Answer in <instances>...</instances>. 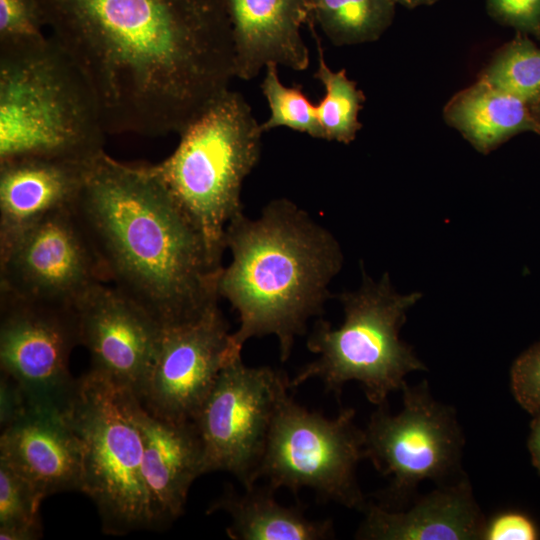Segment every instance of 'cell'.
<instances>
[{"instance_id": "277c9868", "label": "cell", "mask_w": 540, "mask_h": 540, "mask_svg": "<svg viewBox=\"0 0 540 540\" xmlns=\"http://www.w3.org/2000/svg\"><path fill=\"white\" fill-rule=\"evenodd\" d=\"M106 134L94 91L51 36L0 44V162H88Z\"/></svg>"}, {"instance_id": "d4e9b609", "label": "cell", "mask_w": 540, "mask_h": 540, "mask_svg": "<svg viewBox=\"0 0 540 540\" xmlns=\"http://www.w3.org/2000/svg\"><path fill=\"white\" fill-rule=\"evenodd\" d=\"M261 90L270 109V116L261 123L264 132L287 127L313 138H324L316 105L307 98L301 86L287 87L281 82L277 64L265 66Z\"/></svg>"}, {"instance_id": "6da1fadb", "label": "cell", "mask_w": 540, "mask_h": 540, "mask_svg": "<svg viewBox=\"0 0 540 540\" xmlns=\"http://www.w3.org/2000/svg\"><path fill=\"white\" fill-rule=\"evenodd\" d=\"M107 134H180L235 78L227 0H33Z\"/></svg>"}, {"instance_id": "9c48e42d", "label": "cell", "mask_w": 540, "mask_h": 540, "mask_svg": "<svg viewBox=\"0 0 540 540\" xmlns=\"http://www.w3.org/2000/svg\"><path fill=\"white\" fill-rule=\"evenodd\" d=\"M290 379L267 366L250 367L241 355L227 362L194 422L204 453V474L234 475L245 488L255 485L269 431Z\"/></svg>"}, {"instance_id": "4fadbf2b", "label": "cell", "mask_w": 540, "mask_h": 540, "mask_svg": "<svg viewBox=\"0 0 540 540\" xmlns=\"http://www.w3.org/2000/svg\"><path fill=\"white\" fill-rule=\"evenodd\" d=\"M228 324L215 303L199 316L162 326L157 351L137 395L153 416L193 421L230 360Z\"/></svg>"}, {"instance_id": "9a60e30c", "label": "cell", "mask_w": 540, "mask_h": 540, "mask_svg": "<svg viewBox=\"0 0 540 540\" xmlns=\"http://www.w3.org/2000/svg\"><path fill=\"white\" fill-rule=\"evenodd\" d=\"M0 461L43 497L82 485V447L65 412L29 407L1 429Z\"/></svg>"}, {"instance_id": "7a4b0ae2", "label": "cell", "mask_w": 540, "mask_h": 540, "mask_svg": "<svg viewBox=\"0 0 540 540\" xmlns=\"http://www.w3.org/2000/svg\"><path fill=\"white\" fill-rule=\"evenodd\" d=\"M75 210L108 282L162 326L191 320L218 303L215 267L203 240L150 164L105 151L88 165Z\"/></svg>"}, {"instance_id": "8992f818", "label": "cell", "mask_w": 540, "mask_h": 540, "mask_svg": "<svg viewBox=\"0 0 540 540\" xmlns=\"http://www.w3.org/2000/svg\"><path fill=\"white\" fill-rule=\"evenodd\" d=\"M421 297L420 292L397 293L387 273L374 282L363 271L361 287L339 295L343 323L332 328L327 321L316 322L307 347L318 357L290 380L291 389L315 378L339 395L348 381H357L371 403L385 405L388 395L406 384L407 374L426 370L399 337L407 312Z\"/></svg>"}, {"instance_id": "83f0119b", "label": "cell", "mask_w": 540, "mask_h": 540, "mask_svg": "<svg viewBox=\"0 0 540 540\" xmlns=\"http://www.w3.org/2000/svg\"><path fill=\"white\" fill-rule=\"evenodd\" d=\"M510 384L518 404L533 416L540 414V341L513 362Z\"/></svg>"}, {"instance_id": "52a82bcc", "label": "cell", "mask_w": 540, "mask_h": 540, "mask_svg": "<svg viewBox=\"0 0 540 540\" xmlns=\"http://www.w3.org/2000/svg\"><path fill=\"white\" fill-rule=\"evenodd\" d=\"M140 406L132 390L90 369L77 379L65 411L82 447L81 492L93 501L109 535L150 529Z\"/></svg>"}, {"instance_id": "ba28073f", "label": "cell", "mask_w": 540, "mask_h": 540, "mask_svg": "<svg viewBox=\"0 0 540 540\" xmlns=\"http://www.w3.org/2000/svg\"><path fill=\"white\" fill-rule=\"evenodd\" d=\"M354 416L347 408L326 418L288 394L274 416L257 478H266L274 490L309 488L324 500L364 510L355 472L365 458V435Z\"/></svg>"}, {"instance_id": "603a6c76", "label": "cell", "mask_w": 540, "mask_h": 540, "mask_svg": "<svg viewBox=\"0 0 540 540\" xmlns=\"http://www.w3.org/2000/svg\"><path fill=\"white\" fill-rule=\"evenodd\" d=\"M311 28L313 30L312 26ZM313 36L318 52V66L314 77L325 89L324 97L316 105L323 139L349 144L362 127L358 116L365 102V95L357 88L356 82L347 77L345 69H330L314 30Z\"/></svg>"}, {"instance_id": "1f68e13d", "label": "cell", "mask_w": 540, "mask_h": 540, "mask_svg": "<svg viewBox=\"0 0 540 540\" xmlns=\"http://www.w3.org/2000/svg\"><path fill=\"white\" fill-rule=\"evenodd\" d=\"M527 445L533 466L540 474V414L533 416Z\"/></svg>"}, {"instance_id": "8fae6325", "label": "cell", "mask_w": 540, "mask_h": 540, "mask_svg": "<svg viewBox=\"0 0 540 540\" xmlns=\"http://www.w3.org/2000/svg\"><path fill=\"white\" fill-rule=\"evenodd\" d=\"M81 345L73 305L0 290V367L22 389L29 407L65 412L77 379L69 370Z\"/></svg>"}, {"instance_id": "ac0fdd59", "label": "cell", "mask_w": 540, "mask_h": 540, "mask_svg": "<svg viewBox=\"0 0 540 540\" xmlns=\"http://www.w3.org/2000/svg\"><path fill=\"white\" fill-rule=\"evenodd\" d=\"M92 160L26 157L0 162V250L46 216L74 207Z\"/></svg>"}, {"instance_id": "4316f807", "label": "cell", "mask_w": 540, "mask_h": 540, "mask_svg": "<svg viewBox=\"0 0 540 540\" xmlns=\"http://www.w3.org/2000/svg\"><path fill=\"white\" fill-rule=\"evenodd\" d=\"M43 28L33 0H0V44L41 39Z\"/></svg>"}, {"instance_id": "f546056e", "label": "cell", "mask_w": 540, "mask_h": 540, "mask_svg": "<svg viewBox=\"0 0 540 540\" xmlns=\"http://www.w3.org/2000/svg\"><path fill=\"white\" fill-rule=\"evenodd\" d=\"M539 531L534 521L517 511H504L486 520L482 540H535Z\"/></svg>"}, {"instance_id": "d6a6232c", "label": "cell", "mask_w": 540, "mask_h": 540, "mask_svg": "<svg viewBox=\"0 0 540 540\" xmlns=\"http://www.w3.org/2000/svg\"><path fill=\"white\" fill-rule=\"evenodd\" d=\"M395 4H400L406 8H416L419 6L432 5L440 0H393Z\"/></svg>"}, {"instance_id": "ffe728a7", "label": "cell", "mask_w": 540, "mask_h": 540, "mask_svg": "<svg viewBox=\"0 0 540 540\" xmlns=\"http://www.w3.org/2000/svg\"><path fill=\"white\" fill-rule=\"evenodd\" d=\"M274 490L245 488L244 493L228 489L209 506L207 513L223 511L231 520L226 533L233 540H325L334 537L330 519L312 520L300 505L278 503Z\"/></svg>"}, {"instance_id": "cb8c5ba5", "label": "cell", "mask_w": 540, "mask_h": 540, "mask_svg": "<svg viewBox=\"0 0 540 540\" xmlns=\"http://www.w3.org/2000/svg\"><path fill=\"white\" fill-rule=\"evenodd\" d=\"M43 499L25 478L0 461V539L41 538L39 508Z\"/></svg>"}, {"instance_id": "5bb4252c", "label": "cell", "mask_w": 540, "mask_h": 540, "mask_svg": "<svg viewBox=\"0 0 540 540\" xmlns=\"http://www.w3.org/2000/svg\"><path fill=\"white\" fill-rule=\"evenodd\" d=\"M91 370L138 395L154 360L162 325L114 286L99 283L75 305Z\"/></svg>"}, {"instance_id": "30bf717a", "label": "cell", "mask_w": 540, "mask_h": 540, "mask_svg": "<svg viewBox=\"0 0 540 540\" xmlns=\"http://www.w3.org/2000/svg\"><path fill=\"white\" fill-rule=\"evenodd\" d=\"M401 391L402 410L394 415L378 406L364 430L365 458L392 477L384 499L394 507L421 481L443 483L456 472L464 442L454 409L436 401L426 382Z\"/></svg>"}, {"instance_id": "7402d4cb", "label": "cell", "mask_w": 540, "mask_h": 540, "mask_svg": "<svg viewBox=\"0 0 540 540\" xmlns=\"http://www.w3.org/2000/svg\"><path fill=\"white\" fill-rule=\"evenodd\" d=\"M393 0H310V13L336 46L378 40L391 25Z\"/></svg>"}, {"instance_id": "e0dca14e", "label": "cell", "mask_w": 540, "mask_h": 540, "mask_svg": "<svg viewBox=\"0 0 540 540\" xmlns=\"http://www.w3.org/2000/svg\"><path fill=\"white\" fill-rule=\"evenodd\" d=\"M235 76L251 80L269 63L303 71L309 50L301 34L310 0H227Z\"/></svg>"}, {"instance_id": "4dcf8cb0", "label": "cell", "mask_w": 540, "mask_h": 540, "mask_svg": "<svg viewBox=\"0 0 540 540\" xmlns=\"http://www.w3.org/2000/svg\"><path fill=\"white\" fill-rule=\"evenodd\" d=\"M29 408L20 386L8 375L0 377V425L6 428L20 418Z\"/></svg>"}, {"instance_id": "7c38bea8", "label": "cell", "mask_w": 540, "mask_h": 540, "mask_svg": "<svg viewBox=\"0 0 540 540\" xmlns=\"http://www.w3.org/2000/svg\"><path fill=\"white\" fill-rule=\"evenodd\" d=\"M106 272L75 207L56 211L0 250V290L75 306Z\"/></svg>"}, {"instance_id": "2e32d148", "label": "cell", "mask_w": 540, "mask_h": 540, "mask_svg": "<svg viewBox=\"0 0 540 540\" xmlns=\"http://www.w3.org/2000/svg\"><path fill=\"white\" fill-rule=\"evenodd\" d=\"M142 476L150 528H165L184 512L189 489L204 474L202 441L194 421H167L141 404Z\"/></svg>"}, {"instance_id": "3957f363", "label": "cell", "mask_w": 540, "mask_h": 540, "mask_svg": "<svg viewBox=\"0 0 540 540\" xmlns=\"http://www.w3.org/2000/svg\"><path fill=\"white\" fill-rule=\"evenodd\" d=\"M232 261L222 268L218 293L238 312L230 356L241 355L253 337L278 339L282 361L309 318L320 314L328 285L342 266V253L325 228L287 199L270 202L259 218L243 213L227 226Z\"/></svg>"}, {"instance_id": "484cf974", "label": "cell", "mask_w": 540, "mask_h": 540, "mask_svg": "<svg viewBox=\"0 0 540 540\" xmlns=\"http://www.w3.org/2000/svg\"><path fill=\"white\" fill-rule=\"evenodd\" d=\"M525 103L540 98V49L516 39L500 52L481 77Z\"/></svg>"}, {"instance_id": "44dd1931", "label": "cell", "mask_w": 540, "mask_h": 540, "mask_svg": "<svg viewBox=\"0 0 540 540\" xmlns=\"http://www.w3.org/2000/svg\"><path fill=\"white\" fill-rule=\"evenodd\" d=\"M444 117L484 154L519 132L539 130L527 103L482 78L447 104Z\"/></svg>"}, {"instance_id": "d6986e66", "label": "cell", "mask_w": 540, "mask_h": 540, "mask_svg": "<svg viewBox=\"0 0 540 540\" xmlns=\"http://www.w3.org/2000/svg\"><path fill=\"white\" fill-rule=\"evenodd\" d=\"M356 538L365 540H476L486 520L467 479L443 485L407 511L366 505Z\"/></svg>"}, {"instance_id": "f1b7e54d", "label": "cell", "mask_w": 540, "mask_h": 540, "mask_svg": "<svg viewBox=\"0 0 540 540\" xmlns=\"http://www.w3.org/2000/svg\"><path fill=\"white\" fill-rule=\"evenodd\" d=\"M496 21L520 31L540 34V0H487Z\"/></svg>"}, {"instance_id": "5b68a950", "label": "cell", "mask_w": 540, "mask_h": 540, "mask_svg": "<svg viewBox=\"0 0 540 540\" xmlns=\"http://www.w3.org/2000/svg\"><path fill=\"white\" fill-rule=\"evenodd\" d=\"M263 133L243 95L229 89L179 134L169 157L150 164L217 268L227 226L243 213L242 185L260 159Z\"/></svg>"}]
</instances>
